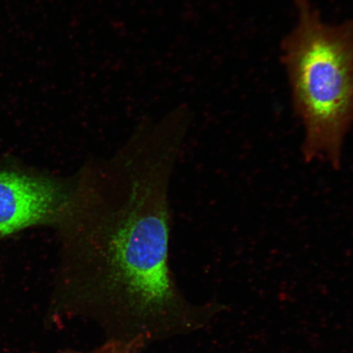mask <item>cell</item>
I'll return each instance as SVG.
<instances>
[{
    "label": "cell",
    "mask_w": 353,
    "mask_h": 353,
    "mask_svg": "<svg viewBox=\"0 0 353 353\" xmlns=\"http://www.w3.org/2000/svg\"><path fill=\"white\" fill-rule=\"evenodd\" d=\"M182 147L141 128L112 156L87 162L73 184L56 304L108 339L147 347L196 332L223 309L190 302L171 271L170 188Z\"/></svg>",
    "instance_id": "1"
},
{
    "label": "cell",
    "mask_w": 353,
    "mask_h": 353,
    "mask_svg": "<svg viewBox=\"0 0 353 353\" xmlns=\"http://www.w3.org/2000/svg\"><path fill=\"white\" fill-rule=\"evenodd\" d=\"M296 3L299 20L284 60L304 131L303 157L339 170L353 122V21L329 25L306 0Z\"/></svg>",
    "instance_id": "2"
},
{
    "label": "cell",
    "mask_w": 353,
    "mask_h": 353,
    "mask_svg": "<svg viewBox=\"0 0 353 353\" xmlns=\"http://www.w3.org/2000/svg\"><path fill=\"white\" fill-rule=\"evenodd\" d=\"M72 188L51 179L0 171V237L35 225L59 223Z\"/></svg>",
    "instance_id": "3"
},
{
    "label": "cell",
    "mask_w": 353,
    "mask_h": 353,
    "mask_svg": "<svg viewBox=\"0 0 353 353\" xmlns=\"http://www.w3.org/2000/svg\"><path fill=\"white\" fill-rule=\"evenodd\" d=\"M143 346L137 343H128L108 339L107 341L97 347L94 350L88 352H79L74 350H65L57 353H140L143 350ZM41 353V352H28Z\"/></svg>",
    "instance_id": "4"
}]
</instances>
